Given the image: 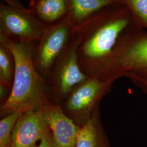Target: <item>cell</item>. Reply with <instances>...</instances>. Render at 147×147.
Listing matches in <instances>:
<instances>
[{
    "label": "cell",
    "mask_w": 147,
    "mask_h": 147,
    "mask_svg": "<svg viewBox=\"0 0 147 147\" xmlns=\"http://www.w3.org/2000/svg\"><path fill=\"white\" fill-rule=\"evenodd\" d=\"M113 5V4H112ZM109 5L73 27L80 39L78 62L88 77L109 81L112 53L129 20L119 9Z\"/></svg>",
    "instance_id": "1"
},
{
    "label": "cell",
    "mask_w": 147,
    "mask_h": 147,
    "mask_svg": "<svg viewBox=\"0 0 147 147\" xmlns=\"http://www.w3.org/2000/svg\"><path fill=\"white\" fill-rule=\"evenodd\" d=\"M0 42L8 47L14 59L15 74L10 94L1 104V117L16 111L42 107L50 99L46 79L38 73L33 63L36 42H19L0 35Z\"/></svg>",
    "instance_id": "2"
},
{
    "label": "cell",
    "mask_w": 147,
    "mask_h": 147,
    "mask_svg": "<svg viewBox=\"0 0 147 147\" xmlns=\"http://www.w3.org/2000/svg\"><path fill=\"white\" fill-rule=\"evenodd\" d=\"M0 35L14 42H38L48 25L19 0H1Z\"/></svg>",
    "instance_id": "3"
},
{
    "label": "cell",
    "mask_w": 147,
    "mask_h": 147,
    "mask_svg": "<svg viewBox=\"0 0 147 147\" xmlns=\"http://www.w3.org/2000/svg\"><path fill=\"white\" fill-rule=\"evenodd\" d=\"M79 35L73 30L67 47L55 63L49 78L50 93L55 100H65L70 92L88 78L81 70L78 62Z\"/></svg>",
    "instance_id": "4"
},
{
    "label": "cell",
    "mask_w": 147,
    "mask_h": 147,
    "mask_svg": "<svg viewBox=\"0 0 147 147\" xmlns=\"http://www.w3.org/2000/svg\"><path fill=\"white\" fill-rule=\"evenodd\" d=\"M113 81H102L88 77L70 92L61 105L64 113L80 127L88 121L103 96L110 90Z\"/></svg>",
    "instance_id": "5"
},
{
    "label": "cell",
    "mask_w": 147,
    "mask_h": 147,
    "mask_svg": "<svg viewBox=\"0 0 147 147\" xmlns=\"http://www.w3.org/2000/svg\"><path fill=\"white\" fill-rule=\"evenodd\" d=\"M73 30L65 16L61 20L48 25L36 42L33 63L38 73L45 79L49 78L56 61L67 47Z\"/></svg>",
    "instance_id": "6"
},
{
    "label": "cell",
    "mask_w": 147,
    "mask_h": 147,
    "mask_svg": "<svg viewBox=\"0 0 147 147\" xmlns=\"http://www.w3.org/2000/svg\"><path fill=\"white\" fill-rule=\"evenodd\" d=\"M133 75L147 76V36L134 41L119 38L113 50L110 80Z\"/></svg>",
    "instance_id": "7"
},
{
    "label": "cell",
    "mask_w": 147,
    "mask_h": 147,
    "mask_svg": "<svg viewBox=\"0 0 147 147\" xmlns=\"http://www.w3.org/2000/svg\"><path fill=\"white\" fill-rule=\"evenodd\" d=\"M42 107L24 112L11 132V147H37V143L51 133Z\"/></svg>",
    "instance_id": "8"
},
{
    "label": "cell",
    "mask_w": 147,
    "mask_h": 147,
    "mask_svg": "<svg viewBox=\"0 0 147 147\" xmlns=\"http://www.w3.org/2000/svg\"><path fill=\"white\" fill-rule=\"evenodd\" d=\"M42 110L57 146L76 147L81 127L64 113L59 101H48Z\"/></svg>",
    "instance_id": "9"
},
{
    "label": "cell",
    "mask_w": 147,
    "mask_h": 147,
    "mask_svg": "<svg viewBox=\"0 0 147 147\" xmlns=\"http://www.w3.org/2000/svg\"><path fill=\"white\" fill-rule=\"evenodd\" d=\"M76 147H110L100 118L99 105L81 127Z\"/></svg>",
    "instance_id": "10"
},
{
    "label": "cell",
    "mask_w": 147,
    "mask_h": 147,
    "mask_svg": "<svg viewBox=\"0 0 147 147\" xmlns=\"http://www.w3.org/2000/svg\"><path fill=\"white\" fill-rule=\"evenodd\" d=\"M66 17L70 24L77 26L95 13L115 3V0H65Z\"/></svg>",
    "instance_id": "11"
},
{
    "label": "cell",
    "mask_w": 147,
    "mask_h": 147,
    "mask_svg": "<svg viewBox=\"0 0 147 147\" xmlns=\"http://www.w3.org/2000/svg\"><path fill=\"white\" fill-rule=\"evenodd\" d=\"M31 9L40 20L47 25L61 20L67 13L65 0H37Z\"/></svg>",
    "instance_id": "12"
},
{
    "label": "cell",
    "mask_w": 147,
    "mask_h": 147,
    "mask_svg": "<svg viewBox=\"0 0 147 147\" xmlns=\"http://www.w3.org/2000/svg\"><path fill=\"white\" fill-rule=\"evenodd\" d=\"M14 74L15 62L13 54L8 47L0 42V85L11 91Z\"/></svg>",
    "instance_id": "13"
},
{
    "label": "cell",
    "mask_w": 147,
    "mask_h": 147,
    "mask_svg": "<svg viewBox=\"0 0 147 147\" xmlns=\"http://www.w3.org/2000/svg\"><path fill=\"white\" fill-rule=\"evenodd\" d=\"M24 111L18 110L7 115L0 121V147H11L13 128Z\"/></svg>",
    "instance_id": "14"
},
{
    "label": "cell",
    "mask_w": 147,
    "mask_h": 147,
    "mask_svg": "<svg viewBox=\"0 0 147 147\" xmlns=\"http://www.w3.org/2000/svg\"><path fill=\"white\" fill-rule=\"evenodd\" d=\"M121 1V0H120ZM130 4L137 16L147 26V0H122Z\"/></svg>",
    "instance_id": "15"
},
{
    "label": "cell",
    "mask_w": 147,
    "mask_h": 147,
    "mask_svg": "<svg viewBox=\"0 0 147 147\" xmlns=\"http://www.w3.org/2000/svg\"><path fill=\"white\" fill-rule=\"evenodd\" d=\"M37 147H58L53 137V133L45 137L40 141V144Z\"/></svg>",
    "instance_id": "16"
},
{
    "label": "cell",
    "mask_w": 147,
    "mask_h": 147,
    "mask_svg": "<svg viewBox=\"0 0 147 147\" xmlns=\"http://www.w3.org/2000/svg\"><path fill=\"white\" fill-rule=\"evenodd\" d=\"M37 1V0H30V7H31L33 5H34Z\"/></svg>",
    "instance_id": "17"
}]
</instances>
